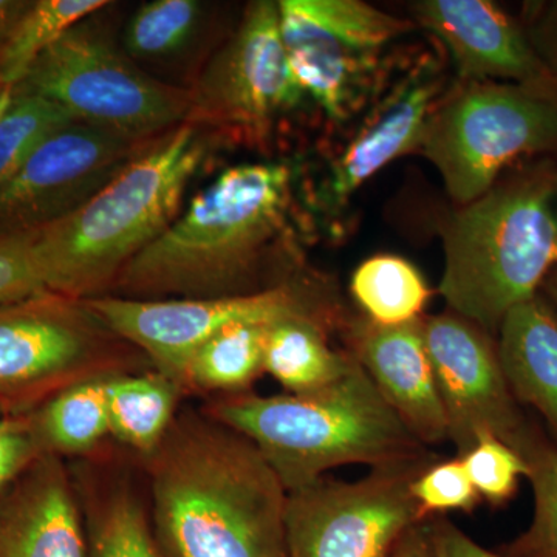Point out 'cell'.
<instances>
[{
	"label": "cell",
	"instance_id": "obj_1",
	"mask_svg": "<svg viewBox=\"0 0 557 557\" xmlns=\"http://www.w3.org/2000/svg\"><path fill=\"white\" fill-rule=\"evenodd\" d=\"M295 218L288 161L231 166L121 270L106 296L209 299L276 287L298 274Z\"/></svg>",
	"mask_w": 557,
	"mask_h": 557
},
{
	"label": "cell",
	"instance_id": "obj_2",
	"mask_svg": "<svg viewBox=\"0 0 557 557\" xmlns=\"http://www.w3.org/2000/svg\"><path fill=\"white\" fill-rule=\"evenodd\" d=\"M146 467L164 557H287V490L236 429L180 413Z\"/></svg>",
	"mask_w": 557,
	"mask_h": 557
},
{
	"label": "cell",
	"instance_id": "obj_3",
	"mask_svg": "<svg viewBox=\"0 0 557 557\" xmlns=\"http://www.w3.org/2000/svg\"><path fill=\"white\" fill-rule=\"evenodd\" d=\"M219 138L185 121L153 141L78 211L35 233L47 292L100 298L182 214L186 189Z\"/></svg>",
	"mask_w": 557,
	"mask_h": 557
},
{
	"label": "cell",
	"instance_id": "obj_4",
	"mask_svg": "<svg viewBox=\"0 0 557 557\" xmlns=\"http://www.w3.org/2000/svg\"><path fill=\"white\" fill-rule=\"evenodd\" d=\"M205 413L258 446L287 493L330 469L364 463L392 467L432 457L403 423L355 358L347 375L310 394H231Z\"/></svg>",
	"mask_w": 557,
	"mask_h": 557
},
{
	"label": "cell",
	"instance_id": "obj_5",
	"mask_svg": "<svg viewBox=\"0 0 557 557\" xmlns=\"http://www.w3.org/2000/svg\"><path fill=\"white\" fill-rule=\"evenodd\" d=\"M442 234L440 295L485 332L500 329L557 269V161L542 159L498 180L454 212Z\"/></svg>",
	"mask_w": 557,
	"mask_h": 557
},
{
	"label": "cell",
	"instance_id": "obj_6",
	"mask_svg": "<svg viewBox=\"0 0 557 557\" xmlns=\"http://www.w3.org/2000/svg\"><path fill=\"white\" fill-rule=\"evenodd\" d=\"M418 149L465 207L522 157L557 159V90L461 83L435 104Z\"/></svg>",
	"mask_w": 557,
	"mask_h": 557
},
{
	"label": "cell",
	"instance_id": "obj_7",
	"mask_svg": "<svg viewBox=\"0 0 557 557\" xmlns=\"http://www.w3.org/2000/svg\"><path fill=\"white\" fill-rule=\"evenodd\" d=\"M146 364L86 300L44 292L0 307V417L27 416L65 388Z\"/></svg>",
	"mask_w": 557,
	"mask_h": 557
},
{
	"label": "cell",
	"instance_id": "obj_8",
	"mask_svg": "<svg viewBox=\"0 0 557 557\" xmlns=\"http://www.w3.org/2000/svg\"><path fill=\"white\" fill-rule=\"evenodd\" d=\"M90 17L44 51L14 89L53 102L73 121L137 141H156L185 123L189 87L139 69Z\"/></svg>",
	"mask_w": 557,
	"mask_h": 557
},
{
	"label": "cell",
	"instance_id": "obj_9",
	"mask_svg": "<svg viewBox=\"0 0 557 557\" xmlns=\"http://www.w3.org/2000/svg\"><path fill=\"white\" fill-rule=\"evenodd\" d=\"M278 27L300 90L333 123H346L383 89L387 47L413 30L359 0H281Z\"/></svg>",
	"mask_w": 557,
	"mask_h": 557
},
{
	"label": "cell",
	"instance_id": "obj_10",
	"mask_svg": "<svg viewBox=\"0 0 557 557\" xmlns=\"http://www.w3.org/2000/svg\"><path fill=\"white\" fill-rule=\"evenodd\" d=\"M190 90L188 120L222 138L262 149L304 91L287 60L277 2L258 0L239 27L209 57Z\"/></svg>",
	"mask_w": 557,
	"mask_h": 557
},
{
	"label": "cell",
	"instance_id": "obj_11",
	"mask_svg": "<svg viewBox=\"0 0 557 557\" xmlns=\"http://www.w3.org/2000/svg\"><path fill=\"white\" fill-rule=\"evenodd\" d=\"M87 306L137 347L157 372L180 383L189 355L209 336L239 322L313 318L336 322V307L317 278L295 274L276 287L209 299L134 300L100 296ZM180 387V386H178Z\"/></svg>",
	"mask_w": 557,
	"mask_h": 557
},
{
	"label": "cell",
	"instance_id": "obj_12",
	"mask_svg": "<svg viewBox=\"0 0 557 557\" xmlns=\"http://www.w3.org/2000/svg\"><path fill=\"white\" fill-rule=\"evenodd\" d=\"M435 457L373 468L358 482L318 479L285 505L287 557H388L423 523L412 482Z\"/></svg>",
	"mask_w": 557,
	"mask_h": 557
},
{
	"label": "cell",
	"instance_id": "obj_13",
	"mask_svg": "<svg viewBox=\"0 0 557 557\" xmlns=\"http://www.w3.org/2000/svg\"><path fill=\"white\" fill-rule=\"evenodd\" d=\"M152 143L78 121L54 131L0 186V237L35 233L78 211Z\"/></svg>",
	"mask_w": 557,
	"mask_h": 557
},
{
	"label": "cell",
	"instance_id": "obj_14",
	"mask_svg": "<svg viewBox=\"0 0 557 557\" xmlns=\"http://www.w3.org/2000/svg\"><path fill=\"white\" fill-rule=\"evenodd\" d=\"M421 325L458 457L482 434L525 456L542 432L511 394L490 333L456 313L423 318Z\"/></svg>",
	"mask_w": 557,
	"mask_h": 557
},
{
	"label": "cell",
	"instance_id": "obj_15",
	"mask_svg": "<svg viewBox=\"0 0 557 557\" xmlns=\"http://www.w3.org/2000/svg\"><path fill=\"white\" fill-rule=\"evenodd\" d=\"M442 70L429 58L373 98L364 119L329 161L314 205L335 219L373 175L391 161L420 148L424 127L443 90Z\"/></svg>",
	"mask_w": 557,
	"mask_h": 557
},
{
	"label": "cell",
	"instance_id": "obj_16",
	"mask_svg": "<svg viewBox=\"0 0 557 557\" xmlns=\"http://www.w3.org/2000/svg\"><path fill=\"white\" fill-rule=\"evenodd\" d=\"M418 24L446 47L461 83H509L557 90L525 28L490 0H421Z\"/></svg>",
	"mask_w": 557,
	"mask_h": 557
},
{
	"label": "cell",
	"instance_id": "obj_17",
	"mask_svg": "<svg viewBox=\"0 0 557 557\" xmlns=\"http://www.w3.org/2000/svg\"><path fill=\"white\" fill-rule=\"evenodd\" d=\"M423 318L399 325L359 322L351 351L403 423L424 446L449 440L448 421L423 336Z\"/></svg>",
	"mask_w": 557,
	"mask_h": 557
},
{
	"label": "cell",
	"instance_id": "obj_18",
	"mask_svg": "<svg viewBox=\"0 0 557 557\" xmlns=\"http://www.w3.org/2000/svg\"><path fill=\"white\" fill-rule=\"evenodd\" d=\"M0 557H86L75 482L57 456H42L0 491Z\"/></svg>",
	"mask_w": 557,
	"mask_h": 557
},
{
	"label": "cell",
	"instance_id": "obj_19",
	"mask_svg": "<svg viewBox=\"0 0 557 557\" xmlns=\"http://www.w3.org/2000/svg\"><path fill=\"white\" fill-rule=\"evenodd\" d=\"M498 332V359L511 394L536 409L557 435L556 311L536 295L509 311Z\"/></svg>",
	"mask_w": 557,
	"mask_h": 557
},
{
	"label": "cell",
	"instance_id": "obj_20",
	"mask_svg": "<svg viewBox=\"0 0 557 557\" xmlns=\"http://www.w3.org/2000/svg\"><path fill=\"white\" fill-rule=\"evenodd\" d=\"M336 322L313 318H292L269 330L263 370L288 394H310L347 375L354 355L330 346L329 330Z\"/></svg>",
	"mask_w": 557,
	"mask_h": 557
},
{
	"label": "cell",
	"instance_id": "obj_21",
	"mask_svg": "<svg viewBox=\"0 0 557 557\" xmlns=\"http://www.w3.org/2000/svg\"><path fill=\"white\" fill-rule=\"evenodd\" d=\"M182 388L160 372L127 373L108 380L110 434L149 457L170 431Z\"/></svg>",
	"mask_w": 557,
	"mask_h": 557
},
{
	"label": "cell",
	"instance_id": "obj_22",
	"mask_svg": "<svg viewBox=\"0 0 557 557\" xmlns=\"http://www.w3.org/2000/svg\"><path fill=\"white\" fill-rule=\"evenodd\" d=\"M274 324L239 322L209 336L189 355L183 368L178 383L182 392L240 394L265 372V341Z\"/></svg>",
	"mask_w": 557,
	"mask_h": 557
},
{
	"label": "cell",
	"instance_id": "obj_23",
	"mask_svg": "<svg viewBox=\"0 0 557 557\" xmlns=\"http://www.w3.org/2000/svg\"><path fill=\"white\" fill-rule=\"evenodd\" d=\"M108 380L65 388L30 413L44 453L86 456L110 434Z\"/></svg>",
	"mask_w": 557,
	"mask_h": 557
},
{
	"label": "cell",
	"instance_id": "obj_24",
	"mask_svg": "<svg viewBox=\"0 0 557 557\" xmlns=\"http://www.w3.org/2000/svg\"><path fill=\"white\" fill-rule=\"evenodd\" d=\"M86 557H164L145 507L129 483L87 498Z\"/></svg>",
	"mask_w": 557,
	"mask_h": 557
},
{
	"label": "cell",
	"instance_id": "obj_25",
	"mask_svg": "<svg viewBox=\"0 0 557 557\" xmlns=\"http://www.w3.org/2000/svg\"><path fill=\"white\" fill-rule=\"evenodd\" d=\"M351 295L370 321L399 325L421 319L432 292L420 271L398 256H373L351 277Z\"/></svg>",
	"mask_w": 557,
	"mask_h": 557
},
{
	"label": "cell",
	"instance_id": "obj_26",
	"mask_svg": "<svg viewBox=\"0 0 557 557\" xmlns=\"http://www.w3.org/2000/svg\"><path fill=\"white\" fill-rule=\"evenodd\" d=\"M207 3L153 0L139 7L124 28L123 50L132 61L170 62L193 46L207 24Z\"/></svg>",
	"mask_w": 557,
	"mask_h": 557
},
{
	"label": "cell",
	"instance_id": "obj_27",
	"mask_svg": "<svg viewBox=\"0 0 557 557\" xmlns=\"http://www.w3.org/2000/svg\"><path fill=\"white\" fill-rule=\"evenodd\" d=\"M109 5L108 0H33L0 50V81L16 87L44 51Z\"/></svg>",
	"mask_w": 557,
	"mask_h": 557
},
{
	"label": "cell",
	"instance_id": "obj_28",
	"mask_svg": "<svg viewBox=\"0 0 557 557\" xmlns=\"http://www.w3.org/2000/svg\"><path fill=\"white\" fill-rule=\"evenodd\" d=\"M523 458L533 487V519L500 553L508 557H557V446L541 434Z\"/></svg>",
	"mask_w": 557,
	"mask_h": 557
},
{
	"label": "cell",
	"instance_id": "obj_29",
	"mask_svg": "<svg viewBox=\"0 0 557 557\" xmlns=\"http://www.w3.org/2000/svg\"><path fill=\"white\" fill-rule=\"evenodd\" d=\"M72 121L53 102L14 89L13 101L0 119V186L44 139Z\"/></svg>",
	"mask_w": 557,
	"mask_h": 557
},
{
	"label": "cell",
	"instance_id": "obj_30",
	"mask_svg": "<svg viewBox=\"0 0 557 557\" xmlns=\"http://www.w3.org/2000/svg\"><path fill=\"white\" fill-rule=\"evenodd\" d=\"M460 458L480 498L493 507L508 504L518 493L520 478L528 475L525 458L494 435H479Z\"/></svg>",
	"mask_w": 557,
	"mask_h": 557
},
{
	"label": "cell",
	"instance_id": "obj_31",
	"mask_svg": "<svg viewBox=\"0 0 557 557\" xmlns=\"http://www.w3.org/2000/svg\"><path fill=\"white\" fill-rule=\"evenodd\" d=\"M412 496L424 520L448 511L472 512L480 502L460 457L432 461L413 480Z\"/></svg>",
	"mask_w": 557,
	"mask_h": 557
},
{
	"label": "cell",
	"instance_id": "obj_32",
	"mask_svg": "<svg viewBox=\"0 0 557 557\" xmlns=\"http://www.w3.org/2000/svg\"><path fill=\"white\" fill-rule=\"evenodd\" d=\"M35 233L0 237V307L47 292L36 260Z\"/></svg>",
	"mask_w": 557,
	"mask_h": 557
},
{
	"label": "cell",
	"instance_id": "obj_33",
	"mask_svg": "<svg viewBox=\"0 0 557 557\" xmlns=\"http://www.w3.org/2000/svg\"><path fill=\"white\" fill-rule=\"evenodd\" d=\"M42 456L30 413L0 417V491Z\"/></svg>",
	"mask_w": 557,
	"mask_h": 557
},
{
	"label": "cell",
	"instance_id": "obj_34",
	"mask_svg": "<svg viewBox=\"0 0 557 557\" xmlns=\"http://www.w3.org/2000/svg\"><path fill=\"white\" fill-rule=\"evenodd\" d=\"M522 25L539 58L557 79V0L527 7Z\"/></svg>",
	"mask_w": 557,
	"mask_h": 557
},
{
	"label": "cell",
	"instance_id": "obj_35",
	"mask_svg": "<svg viewBox=\"0 0 557 557\" xmlns=\"http://www.w3.org/2000/svg\"><path fill=\"white\" fill-rule=\"evenodd\" d=\"M426 525L435 557H508L480 547L448 519L437 518Z\"/></svg>",
	"mask_w": 557,
	"mask_h": 557
},
{
	"label": "cell",
	"instance_id": "obj_36",
	"mask_svg": "<svg viewBox=\"0 0 557 557\" xmlns=\"http://www.w3.org/2000/svg\"><path fill=\"white\" fill-rule=\"evenodd\" d=\"M388 557H435L426 523L410 528Z\"/></svg>",
	"mask_w": 557,
	"mask_h": 557
},
{
	"label": "cell",
	"instance_id": "obj_37",
	"mask_svg": "<svg viewBox=\"0 0 557 557\" xmlns=\"http://www.w3.org/2000/svg\"><path fill=\"white\" fill-rule=\"evenodd\" d=\"M33 0H0V50L5 47L17 22L30 9Z\"/></svg>",
	"mask_w": 557,
	"mask_h": 557
},
{
	"label": "cell",
	"instance_id": "obj_38",
	"mask_svg": "<svg viewBox=\"0 0 557 557\" xmlns=\"http://www.w3.org/2000/svg\"><path fill=\"white\" fill-rule=\"evenodd\" d=\"M14 97V87L7 86L5 83L0 81V119H2L3 113L7 112V109L10 108L11 101H13Z\"/></svg>",
	"mask_w": 557,
	"mask_h": 557
},
{
	"label": "cell",
	"instance_id": "obj_39",
	"mask_svg": "<svg viewBox=\"0 0 557 557\" xmlns=\"http://www.w3.org/2000/svg\"><path fill=\"white\" fill-rule=\"evenodd\" d=\"M542 288L547 292L549 300L555 304L557 309V269L553 270L552 273H549V276L545 278Z\"/></svg>",
	"mask_w": 557,
	"mask_h": 557
}]
</instances>
